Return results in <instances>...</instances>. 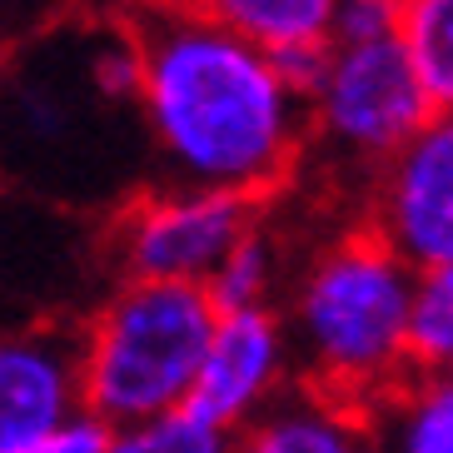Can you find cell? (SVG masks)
<instances>
[{"label": "cell", "instance_id": "obj_1", "mask_svg": "<svg viewBox=\"0 0 453 453\" xmlns=\"http://www.w3.org/2000/svg\"><path fill=\"white\" fill-rule=\"evenodd\" d=\"M140 50L134 110L174 189H225L265 204L309 150L304 100H294L265 50L204 11H160L130 26Z\"/></svg>", "mask_w": 453, "mask_h": 453}, {"label": "cell", "instance_id": "obj_2", "mask_svg": "<svg viewBox=\"0 0 453 453\" xmlns=\"http://www.w3.org/2000/svg\"><path fill=\"white\" fill-rule=\"evenodd\" d=\"M409 299L413 269L373 229L329 240L289 289V364L294 384L373 413L409 384Z\"/></svg>", "mask_w": 453, "mask_h": 453}, {"label": "cell", "instance_id": "obj_3", "mask_svg": "<svg viewBox=\"0 0 453 453\" xmlns=\"http://www.w3.org/2000/svg\"><path fill=\"white\" fill-rule=\"evenodd\" d=\"M214 304L195 284H130L81 329V403L105 428L185 409L214 334Z\"/></svg>", "mask_w": 453, "mask_h": 453}, {"label": "cell", "instance_id": "obj_4", "mask_svg": "<svg viewBox=\"0 0 453 453\" xmlns=\"http://www.w3.org/2000/svg\"><path fill=\"white\" fill-rule=\"evenodd\" d=\"M304 120L309 145L373 180L379 165L394 160L434 120V105L394 35L369 45H329V65L319 90L309 95Z\"/></svg>", "mask_w": 453, "mask_h": 453}, {"label": "cell", "instance_id": "obj_5", "mask_svg": "<svg viewBox=\"0 0 453 453\" xmlns=\"http://www.w3.org/2000/svg\"><path fill=\"white\" fill-rule=\"evenodd\" d=\"M265 219V204L225 189H145L115 219L110 254L130 284H195L204 289L219 259Z\"/></svg>", "mask_w": 453, "mask_h": 453}, {"label": "cell", "instance_id": "obj_6", "mask_svg": "<svg viewBox=\"0 0 453 453\" xmlns=\"http://www.w3.org/2000/svg\"><path fill=\"white\" fill-rule=\"evenodd\" d=\"M369 219L403 265H453V115H434L409 145L369 180Z\"/></svg>", "mask_w": 453, "mask_h": 453}, {"label": "cell", "instance_id": "obj_7", "mask_svg": "<svg viewBox=\"0 0 453 453\" xmlns=\"http://www.w3.org/2000/svg\"><path fill=\"white\" fill-rule=\"evenodd\" d=\"M289 384H294V364L280 314L274 309L219 314L185 409L204 424L225 428V434H240Z\"/></svg>", "mask_w": 453, "mask_h": 453}, {"label": "cell", "instance_id": "obj_8", "mask_svg": "<svg viewBox=\"0 0 453 453\" xmlns=\"http://www.w3.org/2000/svg\"><path fill=\"white\" fill-rule=\"evenodd\" d=\"M81 413V334L0 329V449L50 439Z\"/></svg>", "mask_w": 453, "mask_h": 453}, {"label": "cell", "instance_id": "obj_9", "mask_svg": "<svg viewBox=\"0 0 453 453\" xmlns=\"http://www.w3.org/2000/svg\"><path fill=\"white\" fill-rule=\"evenodd\" d=\"M234 453H373L369 413L289 384L259 418L234 434Z\"/></svg>", "mask_w": 453, "mask_h": 453}, {"label": "cell", "instance_id": "obj_10", "mask_svg": "<svg viewBox=\"0 0 453 453\" xmlns=\"http://www.w3.org/2000/svg\"><path fill=\"white\" fill-rule=\"evenodd\" d=\"M200 11L254 50L280 55L294 45H329L339 0H204Z\"/></svg>", "mask_w": 453, "mask_h": 453}, {"label": "cell", "instance_id": "obj_11", "mask_svg": "<svg viewBox=\"0 0 453 453\" xmlns=\"http://www.w3.org/2000/svg\"><path fill=\"white\" fill-rule=\"evenodd\" d=\"M399 45L434 115H453V0H399Z\"/></svg>", "mask_w": 453, "mask_h": 453}, {"label": "cell", "instance_id": "obj_12", "mask_svg": "<svg viewBox=\"0 0 453 453\" xmlns=\"http://www.w3.org/2000/svg\"><path fill=\"white\" fill-rule=\"evenodd\" d=\"M409 373H418V379H453V265H434L413 274Z\"/></svg>", "mask_w": 453, "mask_h": 453}, {"label": "cell", "instance_id": "obj_13", "mask_svg": "<svg viewBox=\"0 0 453 453\" xmlns=\"http://www.w3.org/2000/svg\"><path fill=\"white\" fill-rule=\"evenodd\" d=\"M274 284H280V240H274L269 225L259 219V225L219 259V269L204 280V299L214 304V314L269 309Z\"/></svg>", "mask_w": 453, "mask_h": 453}, {"label": "cell", "instance_id": "obj_14", "mask_svg": "<svg viewBox=\"0 0 453 453\" xmlns=\"http://www.w3.org/2000/svg\"><path fill=\"white\" fill-rule=\"evenodd\" d=\"M394 428H388V453H453V379H418L384 399Z\"/></svg>", "mask_w": 453, "mask_h": 453}, {"label": "cell", "instance_id": "obj_15", "mask_svg": "<svg viewBox=\"0 0 453 453\" xmlns=\"http://www.w3.org/2000/svg\"><path fill=\"white\" fill-rule=\"evenodd\" d=\"M105 453H234V434L195 418L189 409H174L145 424L110 428Z\"/></svg>", "mask_w": 453, "mask_h": 453}, {"label": "cell", "instance_id": "obj_16", "mask_svg": "<svg viewBox=\"0 0 453 453\" xmlns=\"http://www.w3.org/2000/svg\"><path fill=\"white\" fill-rule=\"evenodd\" d=\"M399 35V0H339L329 45H369Z\"/></svg>", "mask_w": 453, "mask_h": 453}, {"label": "cell", "instance_id": "obj_17", "mask_svg": "<svg viewBox=\"0 0 453 453\" xmlns=\"http://www.w3.org/2000/svg\"><path fill=\"white\" fill-rule=\"evenodd\" d=\"M269 65H274V75L284 81V90L309 105V95L319 90L324 65H329V45H294V50L269 55Z\"/></svg>", "mask_w": 453, "mask_h": 453}, {"label": "cell", "instance_id": "obj_18", "mask_svg": "<svg viewBox=\"0 0 453 453\" xmlns=\"http://www.w3.org/2000/svg\"><path fill=\"white\" fill-rule=\"evenodd\" d=\"M110 443V428L90 413L70 418L65 428H55L50 439H35V443H20V449H0V453H105Z\"/></svg>", "mask_w": 453, "mask_h": 453}, {"label": "cell", "instance_id": "obj_19", "mask_svg": "<svg viewBox=\"0 0 453 453\" xmlns=\"http://www.w3.org/2000/svg\"><path fill=\"white\" fill-rule=\"evenodd\" d=\"M145 5H160V11H200L204 0H145Z\"/></svg>", "mask_w": 453, "mask_h": 453}]
</instances>
